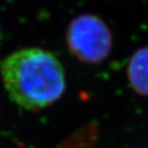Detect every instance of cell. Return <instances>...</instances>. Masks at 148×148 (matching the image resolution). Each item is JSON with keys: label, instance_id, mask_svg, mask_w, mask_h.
I'll use <instances>...</instances> for the list:
<instances>
[{"label": "cell", "instance_id": "obj_1", "mask_svg": "<svg viewBox=\"0 0 148 148\" xmlns=\"http://www.w3.org/2000/svg\"><path fill=\"white\" fill-rule=\"evenodd\" d=\"M0 72L10 99L27 110H41L55 104L66 88L62 63L43 49L14 51L2 60Z\"/></svg>", "mask_w": 148, "mask_h": 148}, {"label": "cell", "instance_id": "obj_2", "mask_svg": "<svg viewBox=\"0 0 148 148\" xmlns=\"http://www.w3.org/2000/svg\"><path fill=\"white\" fill-rule=\"evenodd\" d=\"M66 44L81 63L96 65L108 58L113 46L109 26L100 16L82 14L72 18L66 30Z\"/></svg>", "mask_w": 148, "mask_h": 148}, {"label": "cell", "instance_id": "obj_3", "mask_svg": "<svg viewBox=\"0 0 148 148\" xmlns=\"http://www.w3.org/2000/svg\"><path fill=\"white\" fill-rule=\"evenodd\" d=\"M127 76L136 94L148 97V45L141 46L132 53L127 63Z\"/></svg>", "mask_w": 148, "mask_h": 148}]
</instances>
